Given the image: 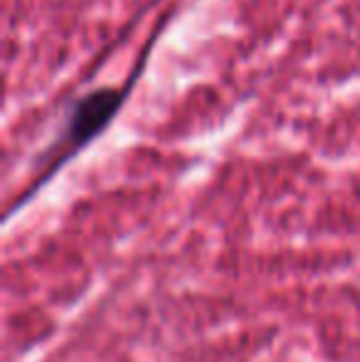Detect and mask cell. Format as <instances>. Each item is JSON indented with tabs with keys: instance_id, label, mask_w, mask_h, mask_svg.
Wrapping results in <instances>:
<instances>
[{
	"instance_id": "obj_1",
	"label": "cell",
	"mask_w": 360,
	"mask_h": 362,
	"mask_svg": "<svg viewBox=\"0 0 360 362\" xmlns=\"http://www.w3.org/2000/svg\"><path fill=\"white\" fill-rule=\"evenodd\" d=\"M153 40H151V42H153ZM151 42L146 45V49H144V59L136 64L134 72L129 74V79H126L124 84H104V86H96V89H89V91H84L82 96H77V99L64 109L62 126H59L57 134L52 136V141L40 151V156L35 158L33 170H30V180L25 182L23 192L8 205L5 215L10 217L13 212H18L20 207L28 205L67 163H72L84 148L94 144V141L114 124V119L119 116V111L124 109L126 99H129L131 89H134L136 79L141 76V69H144L146 59H149Z\"/></svg>"
}]
</instances>
